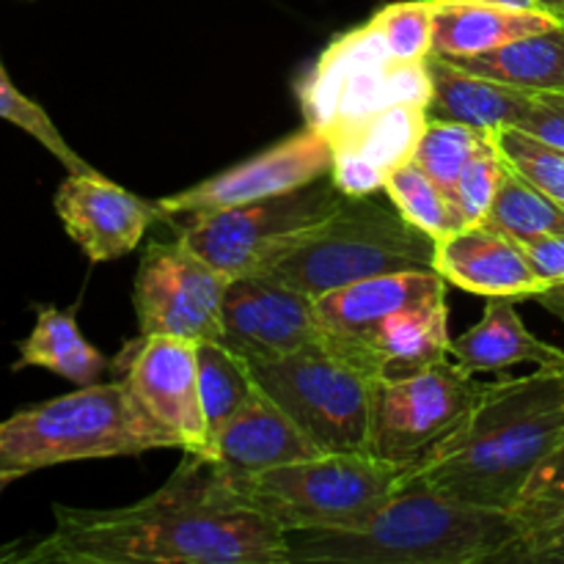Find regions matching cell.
Wrapping results in <instances>:
<instances>
[{
    "label": "cell",
    "instance_id": "cell-1",
    "mask_svg": "<svg viewBox=\"0 0 564 564\" xmlns=\"http://www.w3.org/2000/svg\"><path fill=\"white\" fill-rule=\"evenodd\" d=\"M55 527L14 564H290L286 534L235 499L218 463L185 452L169 482L138 505H53Z\"/></svg>",
    "mask_w": 564,
    "mask_h": 564
},
{
    "label": "cell",
    "instance_id": "cell-2",
    "mask_svg": "<svg viewBox=\"0 0 564 564\" xmlns=\"http://www.w3.org/2000/svg\"><path fill=\"white\" fill-rule=\"evenodd\" d=\"M564 438V372L482 386L477 405L433 452L413 463L402 485L422 482L452 499L516 510L529 479Z\"/></svg>",
    "mask_w": 564,
    "mask_h": 564
},
{
    "label": "cell",
    "instance_id": "cell-3",
    "mask_svg": "<svg viewBox=\"0 0 564 564\" xmlns=\"http://www.w3.org/2000/svg\"><path fill=\"white\" fill-rule=\"evenodd\" d=\"M290 564H510L521 545L512 510L452 499L408 482L358 527L295 529Z\"/></svg>",
    "mask_w": 564,
    "mask_h": 564
},
{
    "label": "cell",
    "instance_id": "cell-4",
    "mask_svg": "<svg viewBox=\"0 0 564 564\" xmlns=\"http://www.w3.org/2000/svg\"><path fill=\"white\" fill-rule=\"evenodd\" d=\"M180 449V441L135 400L124 380L77 386V391L20 408L0 422V474L28 477L75 460L135 457Z\"/></svg>",
    "mask_w": 564,
    "mask_h": 564
},
{
    "label": "cell",
    "instance_id": "cell-5",
    "mask_svg": "<svg viewBox=\"0 0 564 564\" xmlns=\"http://www.w3.org/2000/svg\"><path fill=\"white\" fill-rule=\"evenodd\" d=\"M402 270H435V240L375 202L347 198L330 218L297 237L259 275L319 297L339 286Z\"/></svg>",
    "mask_w": 564,
    "mask_h": 564
},
{
    "label": "cell",
    "instance_id": "cell-6",
    "mask_svg": "<svg viewBox=\"0 0 564 564\" xmlns=\"http://www.w3.org/2000/svg\"><path fill=\"white\" fill-rule=\"evenodd\" d=\"M405 471L372 452H323L229 482L240 505L295 532L358 527L397 494Z\"/></svg>",
    "mask_w": 564,
    "mask_h": 564
},
{
    "label": "cell",
    "instance_id": "cell-7",
    "mask_svg": "<svg viewBox=\"0 0 564 564\" xmlns=\"http://www.w3.org/2000/svg\"><path fill=\"white\" fill-rule=\"evenodd\" d=\"M248 361V358H246ZM253 383L323 452H369L375 380L328 345L248 361Z\"/></svg>",
    "mask_w": 564,
    "mask_h": 564
},
{
    "label": "cell",
    "instance_id": "cell-8",
    "mask_svg": "<svg viewBox=\"0 0 564 564\" xmlns=\"http://www.w3.org/2000/svg\"><path fill=\"white\" fill-rule=\"evenodd\" d=\"M303 119L323 135L402 102H430L427 58L400 61L372 20L341 33L297 83Z\"/></svg>",
    "mask_w": 564,
    "mask_h": 564
},
{
    "label": "cell",
    "instance_id": "cell-9",
    "mask_svg": "<svg viewBox=\"0 0 564 564\" xmlns=\"http://www.w3.org/2000/svg\"><path fill=\"white\" fill-rule=\"evenodd\" d=\"M347 202L334 180L295 187L240 207L198 215L180 231L182 242L229 279L259 273L297 237L336 213Z\"/></svg>",
    "mask_w": 564,
    "mask_h": 564
},
{
    "label": "cell",
    "instance_id": "cell-10",
    "mask_svg": "<svg viewBox=\"0 0 564 564\" xmlns=\"http://www.w3.org/2000/svg\"><path fill=\"white\" fill-rule=\"evenodd\" d=\"M479 394L482 386L474 375L463 372L449 358L413 378L375 383L369 452L411 468L455 433Z\"/></svg>",
    "mask_w": 564,
    "mask_h": 564
},
{
    "label": "cell",
    "instance_id": "cell-11",
    "mask_svg": "<svg viewBox=\"0 0 564 564\" xmlns=\"http://www.w3.org/2000/svg\"><path fill=\"white\" fill-rule=\"evenodd\" d=\"M229 275L174 240H152L143 251L132 286V306L141 336L220 341Z\"/></svg>",
    "mask_w": 564,
    "mask_h": 564
},
{
    "label": "cell",
    "instance_id": "cell-12",
    "mask_svg": "<svg viewBox=\"0 0 564 564\" xmlns=\"http://www.w3.org/2000/svg\"><path fill=\"white\" fill-rule=\"evenodd\" d=\"M330 165H334V152H330L328 138L306 124L301 132L253 154L246 163L220 171V174L204 180L202 185L187 187L176 196L160 198L158 204L165 220L198 218V215L218 213V209L290 193L295 187L328 176Z\"/></svg>",
    "mask_w": 564,
    "mask_h": 564
},
{
    "label": "cell",
    "instance_id": "cell-13",
    "mask_svg": "<svg viewBox=\"0 0 564 564\" xmlns=\"http://www.w3.org/2000/svg\"><path fill=\"white\" fill-rule=\"evenodd\" d=\"M135 400L180 441L182 452L207 455V419L198 394L196 341L180 336H141L110 361Z\"/></svg>",
    "mask_w": 564,
    "mask_h": 564
},
{
    "label": "cell",
    "instance_id": "cell-14",
    "mask_svg": "<svg viewBox=\"0 0 564 564\" xmlns=\"http://www.w3.org/2000/svg\"><path fill=\"white\" fill-rule=\"evenodd\" d=\"M220 323V341L248 361L325 341L314 297L259 273L229 281Z\"/></svg>",
    "mask_w": 564,
    "mask_h": 564
},
{
    "label": "cell",
    "instance_id": "cell-15",
    "mask_svg": "<svg viewBox=\"0 0 564 564\" xmlns=\"http://www.w3.org/2000/svg\"><path fill=\"white\" fill-rule=\"evenodd\" d=\"M55 213L91 262L121 259L143 240L154 220H165L160 204L143 202L99 171L66 176L55 193Z\"/></svg>",
    "mask_w": 564,
    "mask_h": 564
},
{
    "label": "cell",
    "instance_id": "cell-16",
    "mask_svg": "<svg viewBox=\"0 0 564 564\" xmlns=\"http://www.w3.org/2000/svg\"><path fill=\"white\" fill-rule=\"evenodd\" d=\"M427 127V105L402 102L328 132L330 180L347 198L375 196L386 180L411 163Z\"/></svg>",
    "mask_w": 564,
    "mask_h": 564
},
{
    "label": "cell",
    "instance_id": "cell-17",
    "mask_svg": "<svg viewBox=\"0 0 564 564\" xmlns=\"http://www.w3.org/2000/svg\"><path fill=\"white\" fill-rule=\"evenodd\" d=\"M325 345L375 383L405 380L449 358V308L446 292L391 314L372 330L352 339H325Z\"/></svg>",
    "mask_w": 564,
    "mask_h": 564
},
{
    "label": "cell",
    "instance_id": "cell-18",
    "mask_svg": "<svg viewBox=\"0 0 564 564\" xmlns=\"http://www.w3.org/2000/svg\"><path fill=\"white\" fill-rule=\"evenodd\" d=\"M435 273L482 297H538L545 281L534 273L521 242L488 224L463 226L435 242Z\"/></svg>",
    "mask_w": 564,
    "mask_h": 564
},
{
    "label": "cell",
    "instance_id": "cell-19",
    "mask_svg": "<svg viewBox=\"0 0 564 564\" xmlns=\"http://www.w3.org/2000/svg\"><path fill=\"white\" fill-rule=\"evenodd\" d=\"M317 455H323V449L257 389V394L220 430L207 457H213L229 479H242Z\"/></svg>",
    "mask_w": 564,
    "mask_h": 564
},
{
    "label": "cell",
    "instance_id": "cell-20",
    "mask_svg": "<svg viewBox=\"0 0 564 564\" xmlns=\"http://www.w3.org/2000/svg\"><path fill=\"white\" fill-rule=\"evenodd\" d=\"M441 292H446V281L435 270H402L325 292L314 297V308L323 323L325 339H352L372 330L391 314Z\"/></svg>",
    "mask_w": 564,
    "mask_h": 564
},
{
    "label": "cell",
    "instance_id": "cell-21",
    "mask_svg": "<svg viewBox=\"0 0 564 564\" xmlns=\"http://www.w3.org/2000/svg\"><path fill=\"white\" fill-rule=\"evenodd\" d=\"M449 356L466 375L507 372L516 364L564 372V352L523 325L516 297H488L482 319L460 339H452Z\"/></svg>",
    "mask_w": 564,
    "mask_h": 564
},
{
    "label": "cell",
    "instance_id": "cell-22",
    "mask_svg": "<svg viewBox=\"0 0 564 564\" xmlns=\"http://www.w3.org/2000/svg\"><path fill=\"white\" fill-rule=\"evenodd\" d=\"M427 119L435 121H455L474 130L499 132L505 127H518L532 102L529 91L474 75L441 55H427Z\"/></svg>",
    "mask_w": 564,
    "mask_h": 564
},
{
    "label": "cell",
    "instance_id": "cell-23",
    "mask_svg": "<svg viewBox=\"0 0 564 564\" xmlns=\"http://www.w3.org/2000/svg\"><path fill=\"white\" fill-rule=\"evenodd\" d=\"M562 20L538 9H507L477 0H433V53L466 58L488 53L512 39L549 31Z\"/></svg>",
    "mask_w": 564,
    "mask_h": 564
},
{
    "label": "cell",
    "instance_id": "cell-24",
    "mask_svg": "<svg viewBox=\"0 0 564 564\" xmlns=\"http://www.w3.org/2000/svg\"><path fill=\"white\" fill-rule=\"evenodd\" d=\"M36 325L31 336L17 345L20 358L14 369L39 367L75 386H94L110 372V361L80 334L77 308H55L50 303H33Z\"/></svg>",
    "mask_w": 564,
    "mask_h": 564
},
{
    "label": "cell",
    "instance_id": "cell-25",
    "mask_svg": "<svg viewBox=\"0 0 564 564\" xmlns=\"http://www.w3.org/2000/svg\"><path fill=\"white\" fill-rule=\"evenodd\" d=\"M449 61L474 75L490 77L529 94L564 91V22L549 31L512 39L488 53Z\"/></svg>",
    "mask_w": 564,
    "mask_h": 564
},
{
    "label": "cell",
    "instance_id": "cell-26",
    "mask_svg": "<svg viewBox=\"0 0 564 564\" xmlns=\"http://www.w3.org/2000/svg\"><path fill=\"white\" fill-rule=\"evenodd\" d=\"M198 352V394H202L204 419H207V438L213 449L220 430L231 422L237 411L257 394L251 367L242 356L224 341H196ZM207 449V455H209Z\"/></svg>",
    "mask_w": 564,
    "mask_h": 564
},
{
    "label": "cell",
    "instance_id": "cell-27",
    "mask_svg": "<svg viewBox=\"0 0 564 564\" xmlns=\"http://www.w3.org/2000/svg\"><path fill=\"white\" fill-rule=\"evenodd\" d=\"M485 224L505 231L507 237L523 246V242L540 240V237L564 235V207L545 196L543 191H538L532 182L523 180L505 160L499 191H496L494 207H490Z\"/></svg>",
    "mask_w": 564,
    "mask_h": 564
},
{
    "label": "cell",
    "instance_id": "cell-28",
    "mask_svg": "<svg viewBox=\"0 0 564 564\" xmlns=\"http://www.w3.org/2000/svg\"><path fill=\"white\" fill-rule=\"evenodd\" d=\"M490 132L474 130L468 124H455V121H435L427 119V127L422 132L413 163L438 185L449 207L455 204L457 182L466 171L468 160L474 158L479 147L485 143Z\"/></svg>",
    "mask_w": 564,
    "mask_h": 564
},
{
    "label": "cell",
    "instance_id": "cell-29",
    "mask_svg": "<svg viewBox=\"0 0 564 564\" xmlns=\"http://www.w3.org/2000/svg\"><path fill=\"white\" fill-rule=\"evenodd\" d=\"M383 193L389 196L391 207L405 220H411L416 229L433 237L435 242L455 231V215H452L449 202L438 191L433 180L419 169L416 163H405L386 180Z\"/></svg>",
    "mask_w": 564,
    "mask_h": 564
},
{
    "label": "cell",
    "instance_id": "cell-30",
    "mask_svg": "<svg viewBox=\"0 0 564 564\" xmlns=\"http://www.w3.org/2000/svg\"><path fill=\"white\" fill-rule=\"evenodd\" d=\"M0 119L9 121V124H14V127H20V130L28 132L33 141L42 143V147L47 149V152L53 154V158L58 160L66 171H69V174H86V171H97V169H91V165H88L86 160H83L80 154H77L75 149L64 141V135H61L58 127L53 124V119L44 113L42 105L33 102L31 97H25V94L14 86V80H11L9 72H6V66H3V58H0Z\"/></svg>",
    "mask_w": 564,
    "mask_h": 564
},
{
    "label": "cell",
    "instance_id": "cell-31",
    "mask_svg": "<svg viewBox=\"0 0 564 564\" xmlns=\"http://www.w3.org/2000/svg\"><path fill=\"white\" fill-rule=\"evenodd\" d=\"M494 141L507 165L564 207V149L551 147L518 127L494 132Z\"/></svg>",
    "mask_w": 564,
    "mask_h": 564
},
{
    "label": "cell",
    "instance_id": "cell-32",
    "mask_svg": "<svg viewBox=\"0 0 564 564\" xmlns=\"http://www.w3.org/2000/svg\"><path fill=\"white\" fill-rule=\"evenodd\" d=\"M501 169H505V160H501L499 147H496L494 132H490L482 147L468 160L466 171H463L460 182H457V196L455 204H452L457 229L485 224L490 207H494L496 191H499Z\"/></svg>",
    "mask_w": 564,
    "mask_h": 564
},
{
    "label": "cell",
    "instance_id": "cell-33",
    "mask_svg": "<svg viewBox=\"0 0 564 564\" xmlns=\"http://www.w3.org/2000/svg\"><path fill=\"white\" fill-rule=\"evenodd\" d=\"M372 22L400 61H424L433 53V0H402L383 6Z\"/></svg>",
    "mask_w": 564,
    "mask_h": 564
},
{
    "label": "cell",
    "instance_id": "cell-34",
    "mask_svg": "<svg viewBox=\"0 0 564 564\" xmlns=\"http://www.w3.org/2000/svg\"><path fill=\"white\" fill-rule=\"evenodd\" d=\"M512 512L521 523V545L512 554L510 564H529L540 551L564 540V494L556 499L527 501Z\"/></svg>",
    "mask_w": 564,
    "mask_h": 564
},
{
    "label": "cell",
    "instance_id": "cell-35",
    "mask_svg": "<svg viewBox=\"0 0 564 564\" xmlns=\"http://www.w3.org/2000/svg\"><path fill=\"white\" fill-rule=\"evenodd\" d=\"M518 130L564 149V91L532 94V102L518 121Z\"/></svg>",
    "mask_w": 564,
    "mask_h": 564
},
{
    "label": "cell",
    "instance_id": "cell-36",
    "mask_svg": "<svg viewBox=\"0 0 564 564\" xmlns=\"http://www.w3.org/2000/svg\"><path fill=\"white\" fill-rule=\"evenodd\" d=\"M529 264L545 284H564V235L540 237V240L523 242Z\"/></svg>",
    "mask_w": 564,
    "mask_h": 564
},
{
    "label": "cell",
    "instance_id": "cell-37",
    "mask_svg": "<svg viewBox=\"0 0 564 564\" xmlns=\"http://www.w3.org/2000/svg\"><path fill=\"white\" fill-rule=\"evenodd\" d=\"M564 494V438L562 444L551 452L543 460V466L534 471V477L529 479L527 490H523L521 505L527 501H543V499H556Z\"/></svg>",
    "mask_w": 564,
    "mask_h": 564
},
{
    "label": "cell",
    "instance_id": "cell-38",
    "mask_svg": "<svg viewBox=\"0 0 564 564\" xmlns=\"http://www.w3.org/2000/svg\"><path fill=\"white\" fill-rule=\"evenodd\" d=\"M534 301L540 303V306L545 308V312H551L554 317H560L564 323V284H551L545 286L543 292H540Z\"/></svg>",
    "mask_w": 564,
    "mask_h": 564
},
{
    "label": "cell",
    "instance_id": "cell-39",
    "mask_svg": "<svg viewBox=\"0 0 564 564\" xmlns=\"http://www.w3.org/2000/svg\"><path fill=\"white\" fill-rule=\"evenodd\" d=\"M14 474H0V494H3L6 488H9L11 482H14ZM17 549H20V543H11V545H3L0 549V564H14V554Z\"/></svg>",
    "mask_w": 564,
    "mask_h": 564
},
{
    "label": "cell",
    "instance_id": "cell-40",
    "mask_svg": "<svg viewBox=\"0 0 564 564\" xmlns=\"http://www.w3.org/2000/svg\"><path fill=\"white\" fill-rule=\"evenodd\" d=\"M529 564H564V540H560V543H554L551 549L540 551L538 556H534L532 562Z\"/></svg>",
    "mask_w": 564,
    "mask_h": 564
},
{
    "label": "cell",
    "instance_id": "cell-41",
    "mask_svg": "<svg viewBox=\"0 0 564 564\" xmlns=\"http://www.w3.org/2000/svg\"><path fill=\"white\" fill-rule=\"evenodd\" d=\"M534 6H538L540 11H545V14L564 22V0H534Z\"/></svg>",
    "mask_w": 564,
    "mask_h": 564
},
{
    "label": "cell",
    "instance_id": "cell-42",
    "mask_svg": "<svg viewBox=\"0 0 564 564\" xmlns=\"http://www.w3.org/2000/svg\"><path fill=\"white\" fill-rule=\"evenodd\" d=\"M477 3H494V6H507V9H538L534 0H477ZM540 11V9H538Z\"/></svg>",
    "mask_w": 564,
    "mask_h": 564
}]
</instances>
